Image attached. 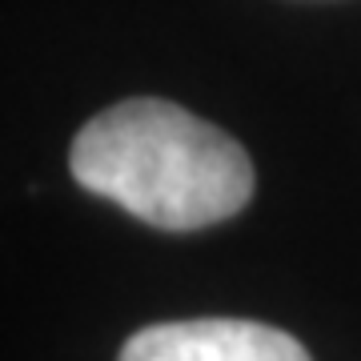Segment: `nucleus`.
I'll return each mask as SVG.
<instances>
[{"label":"nucleus","mask_w":361,"mask_h":361,"mask_svg":"<svg viewBox=\"0 0 361 361\" xmlns=\"http://www.w3.org/2000/svg\"><path fill=\"white\" fill-rule=\"evenodd\" d=\"M68 169L89 193L173 233L229 221L253 197L245 149L217 125L157 97L97 113L77 133Z\"/></svg>","instance_id":"nucleus-1"},{"label":"nucleus","mask_w":361,"mask_h":361,"mask_svg":"<svg viewBox=\"0 0 361 361\" xmlns=\"http://www.w3.org/2000/svg\"><path fill=\"white\" fill-rule=\"evenodd\" d=\"M116 361H310L305 345L285 329L241 317L145 325L121 345Z\"/></svg>","instance_id":"nucleus-2"}]
</instances>
